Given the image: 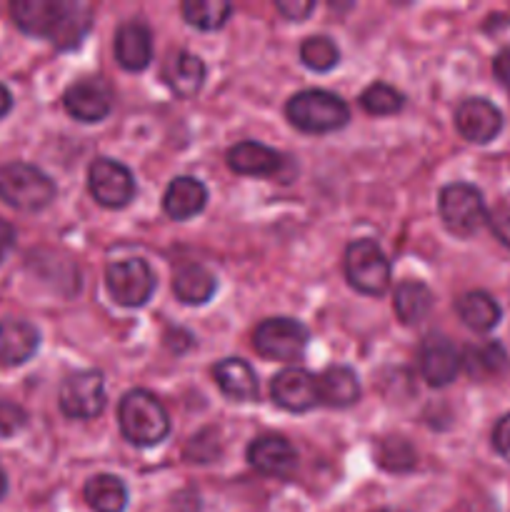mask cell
<instances>
[{"label":"cell","mask_w":510,"mask_h":512,"mask_svg":"<svg viewBox=\"0 0 510 512\" xmlns=\"http://www.w3.org/2000/svg\"><path fill=\"white\" fill-rule=\"evenodd\" d=\"M488 223L495 238L510 250V205H498V208L488 215Z\"/></svg>","instance_id":"obj_33"},{"label":"cell","mask_w":510,"mask_h":512,"mask_svg":"<svg viewBox=\"0 0 510 512\" xmlns=\"http://www.w3.org/2000/svg\"><path fill=\"white\" fill-rule=\"evenodd\" d=\"M315 380H318V403L328 405V408H348V405L358 403L360 383L358 375L350 368L333 365Z\"/></svg>","instance_id":"obj_21"},{"label":"cell","mask_w":510,"mask_h":512,"mask_svg":"<svg viewBox=\"0 0 510 512\" xmlns=\"http://www.w3.org/2000/svg\"><path fill=\"white\" fill-rule=\"evenodd\" d=\"M55 183L28 163H8L0 165V200L10 208L25 210H43L53 203Z\"/></svg>","instance_id":"obj_4"},{"label":"cell","mask_w":510,"mask_h":512,"mask_svg":"<svg viewBox=\"0 0 510 512\" xmlns=\"http://www.w3.org/2000/svg\"><path fill=\"white\" fill-rule=\"evenodd\" d=\"M10 108H13V95H10V90L0 83V118H5V115L10 113Z\"/></svg>","instance_id":"obj_38"},{"label":"cell","mask_w":510,"mask_h":512,"mask_svg":"<svg viewBox=\"0 0 510 512\" xmlns=\"http://www.w3.org/2000/svg\"><path fill=\"white\" fill-rule=\"evenodd\" d=\"M308 340V328L293 318H268L253 330V348L268 360L300 358Z\"/></svg>","instance_id":"obj_8"},{"label":"cell","mask_w":510,"mask_h":512,"mask_svg":"<svg viewBox=\"0 0 510 512\" xmlns=\"http://www.w3.org/2000/svg\"><path fill=\"white\" fill-rule=\"evenodd\" d=\"M90 195L103 208H125L135 198V178L123 163L110 158H98L88 170Z\"/></svg>","instance_id":"obj_9"},{"label":"cell","mask_w":510,"mask_h":512,"mask_svg":"<svg viewBox=\"0 0 510 512\" xmlns=\"http://www.w3.org/2000/svg\"><path fill=\"white\" fill-rule=\"evenodd\" d=\"M168 88L173 90L178 98H193L205 80V65L198 55L188 53V50H178L170 55L168 65L163 70Z\"/></svg>","instance_id":"obj_22"},{"label":"cell","mask_w":510,"mask_h":512,"mask_svg":"<svg viewBox=\"0 0 510 512\" xmlns=\"http://www.w3.org/2000/svg\"><path fill=\"white\" fill-rule=\"evenodd\" d=\"M5 493H8V478H5V470L0 468V498H3Z\"/></svg>","instance_id":"obj_39"},{"label":"cell","mask_w":510,"mask_h":512,"mask_svg":"<svg viewBox=\"0 0 510 512\" xmlns=\"http://www.w3.org/2000/svg\"><path fill=\"white\" fill-rule=\"evenodd\" d=\"M275 405L288 413H305L318 403V380L303 368H285L270 383Z\"/></svg>","instance_id":"obj_12"},{"label":"cell","mask_w":510,"mask_h":512,"mask_svg":"<svg viewBox=\"0 0 510 512\" xmlns=\"http://www.w3.org/2000/svg\"><path fill=\"white\" fill-rule=\"evenodd\" d=\"M115 60L120 68L125 70H145L153 60V35H150L148 25L140 20H125L118 30H115Z\"/></svg>","instance_id":"obj_16"},{"label":"cell","mask_w":510,"mask_h":512,"mask_svg":"<svg viewBox=\"0 0 510 512\" xmlns=\"http://www.w3.org/2000/svg\"><path fill=\"white\" fill-rule=\"evenodd\" d=\"M205 203H208V190L200 180L190 178V175L170 180L163 195L165 215L173 220H190L205 208Z\"/></svg>","instance_id":"obj_17"},{"label":"cell","mask_w":510,"mask_h":512,"mask_svg":"<svg viewBox=\"0 0 510 512\" xmlns=\"http://www.w3.org/2000/svg\"><path fill=\"white\" fill-rule=\"evenodd\" d=\"M345 278L358 293L378 298L390 285V263L375 240H355L345 250Z\"/></svg>","instance_id":"obj_5"},{"label":"cell","mask_w":510,"mask_h":512,"mask_svg":"<svg viewBox=\"0 0 510 512\" xmlns=\"http://www.w3.org/2000/svg\"><path fill=\"white\" fill-rule=\"evenodd\" d=\"M288 120L303 133H333L350 120L343 98L328 90H300L285 105Z\"/></svg>","instance_id":"obj_3"},{"label":"cell","mask_w":510,"mask_h":512,"mask_svg":"<svg viewBox=\"0 0 510 512\" xmlns=\"http://www.w3.org/2000/svg\"><path fill=\"white\" fill-rule=\"evenodd\" d=\"M248 463L268 478H288L298 468V453L280 435H263L248 448Z\"/></svg>","instance_id":"obj_15"},{"label":"cell","mask_w":510,"mask_h":512,"mask_svg":"<svg viewBox=\"0 0 510 512\" xmlns=\"http://www.w3.org/2000/svg\"><path fill=\"white\" fill-rule=\"evenodd\" d=\"M15 245V228L8 220H0V260L13 250Z\"/></svg>","instance_id":"obj_37"},{"label":"cell","mask_w":510,"mask_h":512,"mask_svg":"<svg viewBox=\"0 0 510 512\" xmlns=\"http://www.w3.org/2000/svg\"><path fill=\"white\" fill-rule=\"evenodd\" d=\"M185 23L198 30H218L233 13V5L228 0H185L180 5Z\"/></svg>","instance_id":"obj_28"},{"label":"cell","mask_w":510,"mask_h":512,"mask_svg":"<svg viewBox=\"0 0 510 512\" xmlns=\"http://www.w3.org/2000/svg\"><path fill=\"white\" fill-rule=\"evenodd\" d=\"M85 503L95 512H123L128 505V490H125L123 480L115 475L100 473L85 483Z\"/></svg>","instance_id":"obj_27"},{"label":"cell","mask_w":510,"mask_h":512,"mask_svg":"<svg viewBox=\"0 0 510 512\" xmlns=\"http://www.w3.org/2000/svg\"><path fill=\"white\" fill-rule=\"evenodd\" d=\"M63 105L70 118L80 120V123H98L113 108V95L103 80L88 78L65 90Z\"/></svg>","instance_id":"obj_13"},{"label":"cell","mask_w":510,"mask_h":512,"mask_svg":"<svg viewBox=\"0 0 510 512\" xmlns=\"http://www.w3.org/2000/svg\"><path fill=\"white\" fill-rule=\"evenodd\" d=\"M493 73L505 90H510V48H503L493 60Z\"/></svg>","instance_id":"obj_36"},{"label":"cell","mask_w":510,"mask_h":512,"mask_svg":"<svg viewBox=\"0 0 510 512\" xmlns=\"http://www.w3.org/2000/svg\"><path fill=\"white\" fill-rule=\"evenodd\" d=\"M460 368H463L460 353L443 335H430L420 345V373H423L425 383L433 385V388H445V385L453 383Z\"/></svg>","instance_id":"obj_14"},{"label":"cell","mask_w":510,"mask_h":512,"mask_svg":"<svg viewBox=\"0 0 510 512\" xmlns=\"http://www.w3.org/2000/svg\"><path fill=\"white\" fill-rule=\"evenodd\" d=\"M455 128L468 143L485 145L503 130V115L490 100L468 98L455 110Z\"/></svg>","instance_id":"obj_11"},{"label":"cell","mask_w":510,"mask_h":512,"mask_svg":"<svg viewBox=\"0 0 510 512\" xmlns=\"http://www.w3.org/2000/svg\"><path fill=\"white\" fill-rule=\"evenodd\" d=\"M173 293L183 305H203L213 298V273L198 263H183L173 270Z\"/></svg>","instance_id":"obj_23"},{"label":"cell","mask_w":510,"mask_h":512,"mask_svg":"<svg viewBox=\"0 0 510 512\" xmlns=\"http://www.w3.org/2000/svg\"><path fill=\"white\" fill-rule=\"evenodd\" d=\"M15 25L23 33L48 38L58 48H75L90 30V8L60 0H15L10 5Z\"/></svg>","instance_id":"obj_1"},{"label":"cell","mask_w":510,"mask_h":512,"mask_svg":"<svg viewBox=\"0 0 510 512\" xmlns=\"http://www.w3.org/2000/svg\"><path fill=\"white\" fill-rule=\"evenodd\" d=\"M465 373L475 380L498 378L505 368H508V353L495 340H485V343L465 345L463 355H460Z\"/></svg>","instance_id":"obj_24"},{"label":"cell","mask_w":510,"mask_h":512,"mask_svg":"<svg viewBox=\"0 0 510 512\" xmlns=\"http://www.w3.org/2000/svg\"><path fill=\"white\" fill-rule=\"evenodd\" d=\"M280 165L283 158L273 148L255 140H245L228 150V168L238 175H275Z\"/></svg>","instance_id":"obj_20"},{"label":"cell","mask_w":510,"mask_h":512,"mask_svg":"<svg viewBox=\"0 0 510 512\" xmlns=\"http://www.w3.org/2000/svg\"><path fill=\"white\" fill-rule=\"evenodd\" d=\"M215 385L220 388V393L228 395L230 400H238V403H248V400L258 398V375L250 368L245 360L240 358H225L220 360L213 368Z\"/></svg>","instance_id":"obj_19"},{"label":"cell","mask_w":510,"mask_h":512,"mask_svg":"<svg viewBox=\"0 0 510 512\" xmlns=\"http://www.w3.org/2000/svg\"><path fill=\"white\" fill-rule=\"evenodd\" d=\"M493 448L500 455H510V413L503 415L493 428Z\"/></svg>","instance_id":"obj_35"},{"label":"cell","mask_w":510,"mask_h":512,"mask_svg":"<svg viewBox=\"0 0 510 512\" xmlns=\"http://www.w3.org/2000/svg\"><path fill=\"white\" fill-rule=\"evenodd\" d=\"M360 105H363V110L368 115L383 118V115H393L403 108V95H400L393 85L373 83L363 90V95H360Z\"/></svg>","instance_id":"obj_31"},{"label":"cell","mask_w":510,"mask_h":512,"mask_svg":"<svg viewBox=\"0 0 510 512\" xmlns=\"http://www.w3.org/2000/svg\"><path fill=\"white\" fill-rule=\"evenodd\" d=\"M105 285L110 298L123 308H140L150 300L155 290V275L150 265L140 258H125L108 265Z\"/></svg>","instance_id":"obj_7"},{"label":"cell","mask_w":510,"mask_h":512,"mask_svg":"<svg viewBox=\"0 0 510 512\" xmlns=\"http://www.w3.org/2000/svg\"><path fill=\"white\" fill-rule=\"evenodd\" d=\"M25 420H28V415L23 413V408L0 400V438H10V435L20 433L25 428Z\"/></svg>","instance_id":"obj_32"},{"label":"cell","mask_w":510,"mask_h":512,"mask_svg":"<svg viewBox=\"0 0 510 512\" xmlns=\"http://www.w3.org/2000/svg\"><path fill=\"white\" fill-rule=\"evenodd\" d=\"M38 345V330L25 320H3L0 323V363L8 365V368L28 363Z\"/></svg>","instance_id":"obj_18"},{"label":"cell","mask_w":510,"mask_h":512,"mask_svg":"<svg viewBox=\"0 0 510 512\" xmlns=\"http://www.w3.org/2000/svg\"><path fill=\"white\" fill-rule=\"evenodd\" d=\"M455 310H458L460 320L468 325L475 333H488L495 325L500 323V305L498 300L493 298L485 290H470V293L460 295L458 303H455Z\"/></svg>","instance_id":"obj_25"},{"label":"cell","mask_w":510,"mask_h":512,"mask_svg":"<svg viewBox=\"0 0 510 512\" xmlns=\"http://www.w3.org/2000/svg\"><path fill=\"white\" fill-rule=\"evenodd\" d=\"M430 308H433V293H430V288L425 283L403 280L395 288L393 310L403 325H418L420 320L428 318Z\"/></svg>","instance_id":"obj_26"},{"label":"cell","mask_w":510,"mask_h":512,"mask_svg":"<svg viewBox=\"0 0 510 512\" xmlns=\"http://www.w3.org/2000/svg\"><path fill=\"white\" fill-rule=\"evenodd\" d=\"M275 8H278L285 18L303 20L313 13L315 3L313 0H278V3H275Z\"/></svg>","instance_id":"obj_34"},{"label":"cell","mask_w":510,"mask_h":512,"mask_svg":"<svg viewBox=\"0 0 510 512\" xmlns=\"http://www.w3.org/2000/svg\"><path fill=\"white\" fill-rule=\"evenodd\" d=\"M375 458H378L380 468H385L388 473H408V470H413L415 463H418V455L410 448L408 440L403 438L383 440Z\"/></svg>","instance_id":"obj_30"},{"label":"cell","mask_w":510,"mask_h":512,"mask_svg":"<svg viewBox=\"0 0 510 512\" xmlns=\"http://www.w3.org/2000/svg\"><path fill=\"white\" fill-rule=\"evenodd\" d=\"M375 512H400V510H375Z\"/></svg>","instance_id":"obj_40"},{"label":"cell","mask_w":510,"mask_h":512,"mask_svg":"<svg viewBox=\"0 0 510 512\" xmlns=\"http://www.w3.org/2000/svg\"><path fill=\"white\" fill-rule=\"evenodd\" d=\"M440 218L443 225L458 238H470L488 223V210L478 188L468 183L445 185L440 190Z\"/></svg>","instance_id":"obj_6"},{"label":"cell","mask_w":510,"mask_h":512,"mask_svg":"<svg viewBox=\"0 0 510 512\" xmlns=\"http://www.w3.org/2000/svg\"><path fill=\"white\" fill-rule=\"evenodd\" d=\"M118 420L125 440L138 448H153V445L163 443L170 433L168 410L148 390L125 393L120 400Z\"/></svg>","instance_id":"obj_2"},{"label":"cell","mask_w":510,"mask_h":512,"mask_svg":"<svg viewBox=\"0 0 510 512\" xmlns=\"http://www.w3.org/2000/svg\"><path fill=\"white\" fill-rule=\"evenodd\" d=\"M340 58L338 45L325 35H310L300 43V60L305 68L315 70V73H325V70L335 68Z\"/></svg>","instance_id":"obj_29"},{"label":"cell","mask_w":510,"mask_h":512,"mask_svg":"<svg viewBox=\"0 0 510 512\" xmlns=\"http://www.w3.org/2000/svg\"><path fill=\"white\" fill-rule=\"evenodd\" d=\"M105 408L103 375L85 370L65 378L60 385V410L73 420L98 418Z\"/></svg>","instance_id":"obj_10"}]
</instances>
